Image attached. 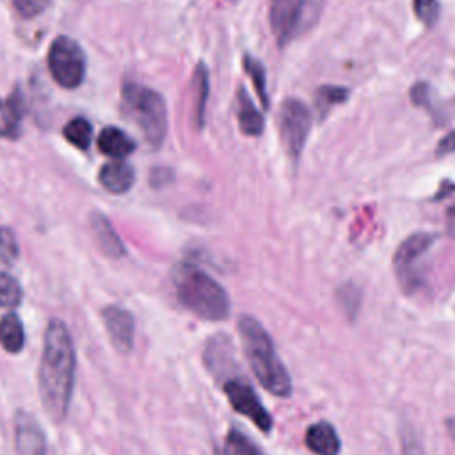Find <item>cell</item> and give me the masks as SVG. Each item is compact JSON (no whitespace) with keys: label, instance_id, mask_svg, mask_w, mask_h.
I'll list each match as a JSON object with an SVG mask.
<instances>
[{"label":"cell","instance_id":"1","mask_svg":"<svg viewBox=\"0 0 455 455\" xmlns=\"http://www.w3.org/2000/svg\"><path fill=\"white\" fill-rule=\"evenodd\" d=\"M75 368L76 357L66 323L59 318L50 320L44 331L37 384L41 403L53 421H62L68 414L75 384Z\"/></svg>","mask_w":455,"mask_h":455},{"label":"cell","instance_id":"2","mask_svg":"<svg viewBox=\"0 0 455 455\" xmlns=\"http://www.w3.org/2000/svg\"><path fill=\"white\" fill-rule=\"evenodd\" d=\"M238 334L243 354L249 361L256 380L275 396H288L291 393V379L275 354L274 343L267 329L252 316L238 320Z\"/></svg>","mask_w":455,"mask_h":455},{"label":"cell","instance_id":"3","mask_svg":"<svg viewBox=\"0 0 455 455\" xmlns=\"http://www.w3.org/2000/svg\"><path fill=\"white\" fill-rule=\"evenodd\" d=\"M174 286L178 300L208 322L228 318L231 302L228 291L206 272L194 265H180L174 272Z\"/></svg>","mask_w":455,"mask_h":455},{"label":"cell","instance_id":"4","mask_svg":"<svg viewBox=\"0 0 455 455\" xmlns=\"http://www.w3.org/2000/svg\"><path fill=\"white\" fill-rule=\"evenodd\" d=\"M121 98L124 108L130 117L135 119L146 140L153 148H158L167 133V108L164 98L156 91L135 82L123 84Z\"/></svg>","mask_w":455,"mask_h":455},{"label":"cell","instance_id":"5","mask_svg":"<svg viewBox=\"0 0 455 455\" xmlns=\"http://www.w3.org/2000/svg\"><path fill=\"white\" fill-rule=\"evenodd\" d=\"M323 0H270L268 23L275 43L284 48L306 34L320 18Z\"/></svg>","mask_w":455,"mask_h":455},{"label":"cell","instance_id":"6","mask_svg":"<svg viewBox=\"0 0 455 455\" xmlns=\"http://www.w3.org/2000/svg\"><path fill=\"white\" fill-rule=\"evenodd\" d=\"M48 69L60 87H78L85 76V55L80 44L68 36H59L48 50Z\"/></svg>","mask_w":455,"mask_h":455},{"label":"cell","instance_id":"7","mask_svg":"<svg viewBox=\"0 0 455 455\" xmlns=\"http://www.w3.org/2000/svg\"><path fill=\"white\" fill-rule=\"evenodd\" d=\"M311 130V112L297 98H288L279 110V135L288 156L297 162Z\"/></svg>","mask_w":455,"mask_h":455},{"label":"cell","instance_id":"8","mask_svg":"<svg viewBox=\"0 0 455 455\" xmlns=\"http://www.w3.org/2000/svg\"><path fill=\"white\" fill-rule=\"evenodd\" d=\"M435 236L430 233H414L405 238L395 252L393 267L396 279L403 291L411 293L418 286V270L416 263L427 254Z\"/></svg>","mask_w":455,"mask_h":455},{"label":"cell","instance_id":"9","mask_svg":"<svg viewBox=\"0 0 455 455\" xmlns=\"http://www.w3.org/2000/svg\"><path fill=\"white\" fill-rule=\"evenodd\" d=\"M222 389L228 396V402L238 414L251 419L261 432H270L272 416L247 382H243L242 379H228L224 380Z\"/></svg>","mask_w":455,"mask_h":455},{"label":"cell","instance_id":"10","mask_svg":"<svg viewBox=\"0 0 455 455\" xmlns=\"http://www.w3.org/2000/svg\"><path fill=\"white\" fill-rule=\"evenodd\" d=\"M14 448L18 455H44L46 451L44 434L27 411H18L14 416Z\"/></svg>","mask_w":455,"mask_h":455},{"label":"cell","instance_id":"11","mask_svg":"<svg viewBox=\"0 0 455 455\" xmlns=\"http://www.w3.org/2000/svg\"><path fill=\"white\" fill-rule=\"evenodd\" d=\"M105 329L108 332V338L112 345L117 348V352L126 354L133 347V332H135V322L130 311L119 306H108L101 311Z\"/></svg>","mask_w":455,"mask_h":455},{"label":"cell","instance_id":"12","mask_svg":"<svg viewBox=\"0 0 455 455\" xmlns=\"http://www.w3.org/2000/svg\"><path fill=\"white\" fill-rule=\"evenodd\" d=\"M23 116L25 100L21 91L16 87L7 98L0 100V137L18 139Z\"/></svg>","mask_w":455,"mask_h":455},{"label":"cell","instance_id":"13","mask_svg":"<svg viewBox=\"0 0 455 455\" xmlns=\"http://www.w3.org/2000/svg\"><path fill=\"white\" fill-rule=\"evenodd\" d=\"M304 443L315 455H338L341 441L336 428L329 421L313 423L304 435Z\"/></svg>","mask_w":455,"mask_h":455},{"label":"cell","instance_id":"14","mask_svg":"<svg viewBox=\"0 0 455 455\" xmlns=\"http://www.w3.org/2000/svg\"><path fill=\"white\" fill-rule=\"evenodd\" d=\"M100 185L112 194H124L135 181L133 167L123 160L107 162L98 172Z\"/></svg>","mask_w":455,"mask_h":455},{"label":"cell","instance_id":"15","mask_svg":"<svg viewBox=\"0 0 455 455\" xmlns=\"http://www.w3.org/2000/svg\"><path fill=\"white\" fill-rule=\"evenodd\" d=\"M204 364L213 375L224 377V380H228V373L231 371L229 368H233L235 361L231 343L226 336L219 334L208 341L204 348Z\"/></svg>","mask_w":455,"mask_h":455},{"label":"cell","instance_id":"16","mask_svg":"<svg viewBox=\"0 0 455 455\" xmlns=\"http://www.w3.org/2000/svg\"><path fill=\"white\" fill-rule=\"evenodd\" d=\"M91 231L103 254L110 258H119L124 254V247L119 236L116 235L114 228L110 226V222L103 213H98V212L91 213Z\"/></svg>","mask_w":455,"mask_h":455},{"label":"cell","instance_id":"17","mask_svg":"<svg viewBox=\"0 0 455 455\" xmlns=\"http://www.w3.org/2000/svg\"><path fill=\"white\" fill-rule=\"evenodd\" d=\"M98 149L107 155L112 156L114 160H121L124 156H128L130 153H133L135 149V140L130 139L121 128L117 126H105L100 132L98 137Z\"/></svg>","mask_w":455,"mask_h":455},{"label":"cell","instance_id":"18","mask_svg":"<svg viewBox=\"0 0 455 455\" xmlns=\"http://www.w3.org/2000/svg\"><path fill=\"white\" fill-rule=\"evenodd\" d=\"M208 92H210V76H208V68L204 62H199L194 69L192 75V98H194V107H192V121L197 130L203 128L204 124V114H206V103H208Z\"/></svg>","mask_w":455,"mask_h":455},{"label":"cell","instance_id":"19","mask_svg":"<svg viewBox=\"0 0 455 455\" xmlns=\"http://www.w3.org/2000/svg\"><path fill=\"white\" fill-rule=\"evenodd\" d=\"M236 105H238L236 117H238L240 132L245 133L247 137H259L265 128V121H263L261 112L254 107V103L251 101V98L247 96L243 87L238 89Z\"/></svg>","mask_w":455,"mask_h":455},{"label":"cell","instance_id":"20","mask_svg":"<svg viewBox=\"0 0 455 455\" xmlns=\"http://www.w3.org/2000/svg\"><path fill=\"white\" fill-rule=\"evenodd\" d=\"M0 345L9 354H18L25 345V331L16 313H5L0 318Z\"/></svg>","mask_w":455,"mask_h":455},{"label":"cell","instance_id":"21","mask_svg":"<svg viewBox=\"0 0 455 455\" xmlns=\"http://www.w3.org/2000/svg\"><path fill=\"white\" fill-rule=\"evenodd\" d=\"M243 69L245 73L251 76L252 85L258 92V98L263 105V108H268V91H267V73H265V66L252 55L245 53L243 55Z\"/></svg>","mask_w":455,"mask_h":455},{"label":"cell","instance_id":"22","mask_svg":"<svg viewBox=\"0 0 455 455\" xmlns=\"http://www.w3.org/2000/svg\"><path fill=\"white\" fill-rule=\"evenodd\" d=\"M68 142H71L78 149H87L92 139V126L85 117H75L68 121L62 130Z\"/></svg>","mask_w":455,"mask_h":455},{"label":"cell","instance_id":"23","mask_svg":"<svg viewBox=\"0 0 455 455\" xmlns=\"http://www.w3.org/2000/svg\"><path fill=\"white\" fill-rule=\"evenodd\" d=\"M226 455H263L261 448L238 428H231L224 443Z\"/></svg>","mask_w":455,"mask_h":455},{"label":"cell","instance_id":"24","mask_svg":"<svg viewBox=\"0 0 455 455\" xmlns=\"http://www.w3.org/2000/svg\"><path fill=\"white\" fill-rule=\"evenodd\" d=\"M348 98V89L338 87V85H322L316 91V107L322 116L327 114V110L338 103H343Z\"/></svg>","mask_w":455,"mask_h":455},{"label":"cell","instance_id":"25","mask_svg":"<svg viewBox=\"0 0 455 455\" xmlns=\"http://www.w3.org/2000/svg\"><path fill=\"white\" fill-rule=\"evenodd\" d=\"M21 300V286L14 277L0 272V307H14Z\"/></svg>","mask_w":455,"mask_h":455},{"label":"cell","instance_id":"26","mask_svg":"<svg viewBox=\"0 0 455 455\" xmlns=\"http://www.w3.org/2000/svg\"><path fill=\"white\" fill-rule=\"evenodd\" d=\"M412 9H414V14L427 27H432L441 14V5L437 0H412Z\"/></svg>","mask_w":455,"mask_h":455},{"label":"cell","instance_id":"27","mask_svg":"<svg viewBox=\"0 0 455 455\" xmlns=\"http://www.w3.org/2000/svg\"><path fill=\"white\" fill-rule=\"evenodd\" d=\"M0 258L5 263H12L18 258L16 236L7 228H0Z\"/></svg>","mask_w":455,"mask_h":455},{"label":"cell","instance_id":"28","mask_svg":"<svg viewBox=\"0 0 455 455\" xmlns=\"http://www.w3.org/2000/svg\"><path fill=\"white\" fill-rule=\"evenodd\" d=\"M11 2L23 18H34L41 14L50 4V0H11Z\"/></svg>","mask_w":455,"mask_h":455},{"label":"cell","instance_id":"29","mask_svg":"<svg viewBox=\"0 0 455 455\" xmlns=\"http://www.w3.org/2000/svg\"><path fill=\"white\" fill-rule=\"evenodd\" d=\"M400 455H425L414 432L407 427H403L400 432Z\"/></svg>","mask_w":455,"mask_h":455},{"label":"cell","instance_id":"30","mask_svg":"<svg viewBox=\"0 0 455 455\" xmlns=\"http://www.w3.org/2000/svg\"><path fill=\"white\" fill-rule=\"evenodd\" d=\"M339 300L345 304V311L354 313L359 304V290L352 284H347L343 290H339Z\"/></svg>","mask_w":455,"mask_h":455},{"label":"cell","instance_id":"31","mask_svg":"<svg viewBox=\"0 0 455 455\" xmlns=\"http://www.w3.org/2000/svg\"><path fill=\"white\" fill-rule=\"evenodd\" d=\"M411 100L414 105L419 107H427L428 105V85L425 82H418L412 89H411Z\"/></svg>","mask_w":455,"mask_h":455},{"label":"cell","instance_id":"32","mask_svg":"<svg viewBox=\"0 0 455 455\" xmlns=\"http://www.w3.org/2000/svg\"><path fill=\"white\" fill-rule=\"evenodd\" d=\"M450 153H455V130L448 132L437 144V155L443 156V155H450Z\"/></svg>","mask_w":455,"mask_h":455},{"label":"cell","instance_id":"33","mask_svg":"<svg viewBox=\"0 0 455 455\" xmlns=\"http://www.w3.org/2000/svg\"><path fill=\"white\" fill-rule=\"evenodd\" d=\"M446 430H448L450 437H451L453 443H455V416H450V418L446 419Z\"/></svg>","mask_w":455,"mask_h":455},{"label":"cell","instance_id":"34","mask_svg":"<svg viewBox=\"0 0 455 455\" xmlns=\"http://www.w3.org/2000/svg\"><path fill=\"white\" fill-rule=\"evenodd\" d=\"M229 2H236V0H229Z\"/></svg>","mask_w":455,"mask_h":455}]
</instances>
